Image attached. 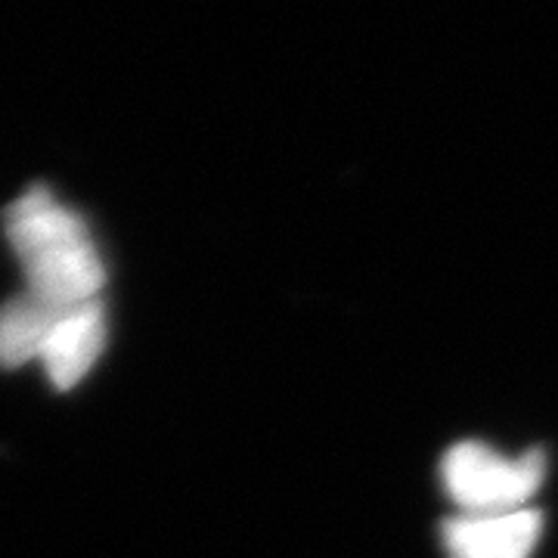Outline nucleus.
<instances>
[{"mask_svg": "<svg viewBox=\"0 0 558 558\" xmlns=\"http://www.w3.org/2000/svg\"><path fill=\"white\" fill-rule=\"evenodd\" d=\"M7 236L20 255L28 295L53 311H72L100 299L102 264L75 211L44 186L22 193L7 208Z\"/></svg>", "mask_w": 558, "mask_h": 558, "instance_id": "f257e3e1", "label": "nucleus"}, {"mask_svg": "<svg viewBox=\"0 0 558 558\" xmlns=\"http://www.w3.org/2000/svg\"><path fill=\"white\" fill-rule=\"evenodd\" d=\"M546 465L543 450L506 457L481 440H462L440 459V484L459 515H499L527 509Z\"/></svg>", "mask_w": 558, "mask_h": 558, "instance_id": "f03ea898", "label": "nucleus"}, {"mask_svg": "<svg viewBox=\"0 0 558 558\" xmlns=\"http://www.w3.org/2000/svg\"><path fill=\"white\" fill-rule=\"evenodd\" d=\"M543 537V512L515 509L499 515H453L440 524L447 558H531Z\"/></svg>", "mask_w": 558, "mask_h": 558, "instance_id": "7ed1b4c3", "label": "nucleus"}, {"mask_svg": "<svg viewBox=\"0 0 558 558\" xmlns=\"http://www.w3.org/2000/svg\"><path fill=\"white\" fill-rule=\"evenodd\" d=\"M102 341H106V319H102L100 301L62 311L40 348V363L50 381L57 388L78 385L90 373L94 360L100 357Z\"/></svg>", "mask_w": 558, "mask_h": 558, "instance_id": "20e7f679", "label": "nucleus"}, {"mask_svg": "<svg viewBox=\"0 0 558 558\" xmlns=\"http://www.w3.org/2000/svg\"><path fill=\"white\" fill-rule=\"evenodd\" d=\"M60 314L62 311H53L32 295L3 304L0 307V366H22L28 360H40V348Z\"/></svg>", "mask_w": 558, "mask_h": 558, "instance_id": "39448f33", "label": "nucleus"}]
</instances>
